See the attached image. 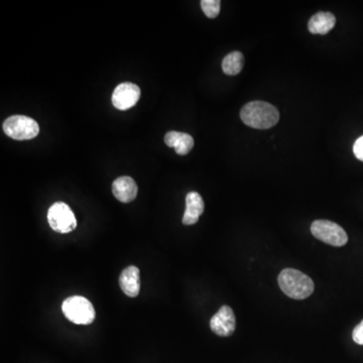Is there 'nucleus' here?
<instances>
[{"label":"nucleus","mask_w":363,"mask_h":363,"mask_svg":"<svg viewBox=\"0 0 363 363\" xmlns=\"http://www.w3.org/2000/svg\"><path fill=\"white\" fill-rule=\"evenodd\" d=\"M244 56L241 52L230 53L222 61V70L228 76H235L242 71Z\"/></svg>","instance_id":"4468645a"},{"label":"nucleus","mask_w":363,"mask_h":363,"mask_svg":"<svg viewBox=\"0 0 363 363\" xmlns=\"http://www.w3.org/2000/svg\"><path fill=\"white\" fill-rule=\"evenodd\" d=\"M353 153L358 160L363 162V136L362 138H358V140H356L355 144H354Z\"/></svg>","instance_id":"f3484780"},{"label":"nucleus","mask_w":363,"mask_h":363,"mask_svg":"<svg viewBox=\"0 0 363 363\" xmlns=\"http://www.w3.org/2000/svg\"><path fill=\"white\" fill-rule=\"evenodd\" d=\"M205 209L203 199L201 195L197 192L188 193L186 197V210L183 217L184 225H194L197 223L202 213Z\"/></svg>","instance_id":"9d476101"},{"label":"nucleus","mask_w":363,"mask_h":363,"mask_svg":"<svg viewBox=\"0 0 363 363\" xmlns=\"http://www.w3.org/2000/svg\"><path fill=\"white\" fill-rule=\"evenodd\" d=\"M211 330L220 337L232 335L236 327V318L230 306H222L210 321Z\"/></svg>","instance_id":"6e6552de"},{"label":"nucleus","mask_w":363,"mask_h":363,"mask_svg":"<svg viewBox=\"0 0 363 363\" xmlns=\"http://www.w3.org/2000/svg\"><path fill=\"white\" fill-rule=\"evenodd\" d=\"M62 311L68 320L77 325L92 324L95 319L93 305L82 296L66 299L62 305Z\"/></svg>","instance_id":"7ed1b4c3"},{"label":"nucleus","mask_w":363,"mask_h":363,"mask_svg":"<svg viewBox=\"0 0 363 363\" xmlns=\"http://www.w3.org/2000/svg\"><path fill=\"white\" fill-rule=\"evenodd\" d=\"M336 24V17L331 12H320L311 17L308 24L309 32L313 35L324 36L333 30Z\"/></svg>","instance_id":"ddd939ff"},{"label":"nucleus","mask_w":363,"mask_h":363,"mask_svg":"<svg viewBox=\"0 0 363 363\" xmlns=\"http://www.w3.org/2000/svg\"><path fill=\"white\" fill-rule=\"evenodd\" d=\"M165 142L168 147H174L180 156L188 155L194 147V138L190 134L178 131H169L165 136Z\"/></svg>","instance_id":"f8f14e48"},{"label":"nucleus","mask_w":363,"mask_h":363,"mask_svg":"<svg viewBox=\"0 0 363 363\" xmlns=\"http://www.w3.org/2000/svg\"><path fill=\"white\" fill-rule=\"evenodd\" d=\"M241 120L255 129H268L279 120V110L265 101H252L242 107Z\"/></svg>","instance_id":"f257e3e1"},{"label":"nucleus","mask_w":363,"mask_h":363,"mask_svg":"<svg viewBox=\"0 0 363 363\" xmlns=\"http://www.w3.org/2000/svg\"><path fill=\"white\" fill-rule=\"evenodd\" d=\"M311 232L319 241L329 245L341 248L348 241V236L345 230L337 223L329 220H316L312 223Z\"/></svg>","instance_id":"39448f33"},{"label":"nucleus","mask_w":363,"mask_h":363,"mask_svg":"<svg viewBox=\"0 0 363 363\" xmlns=\"http://www.w3.org/2000/svg\"><path fill=\"white\" fill-rule=\"evenodd\" d=\"M121 290L127 296L136 298L140 290V270L131 266L122 270L120 277Z\"/></svg>","instance_id":"9b49d317"},{"label":"nucleus","mask_w":363,"mask_h":363,"mask_svg":"<svg viewBox=\"0 0 363 363\" xmlns=\"http://www.w3.org/2000/svg\"><path fill=\"white\" fill-rule=\"evenodd\" d=\"M279 285L281 290L290 298L304 300L314 292L313 279L294 268H286L279 274Z\"/></svg>","instance_id":"f03ea898"},{"label":"nucleus","mask_w":363,"mask_h":363,"mask_svg":"<svg viewBox=\"0 0 363 363\" xmlns=\"http://www.w3.org/2000/svg\"><path fill=\"white\" fill-rule=\"evenodd\" d=\"M140 98V89L133 83H121L112 94V104L118 110H129L138 103Z\"/></svg>","instance_id":"0eeeda50"},{"label":"nucleus","mask_w":363,"mask_h":363,"mask_svg":"<svg viewBox=\"0 0 363 363\" xmlns=\"http://www.w3.org/2000/svg\"><path fill=\"white\" fill-rule=\"evenodd\" d=\"M2 129L6 136L15 140H32L39 133L37 121L24 115L10 116L4 121Z\"/></svg>","instance_id":"20e7f679"},{"label":"nucleus","mask_w":363,"mask_h":363,"mask_svg":"<svg viewBox=\"0 0 363 363\" xmlns=\"http://www.w3.org/2000/svg\"><path fill=\"white\" fill-rule=\"evenodd\" d=\"M352 338H353L354 342L363 345V320L357 326L354 328Z\"/></svg>","instance_id":"dca6fc26"},{"label":"nucleus","mask_w":363,"mask_h":363,"mask_svg":"<svg viewBox=\"0 0 363 363\" xmlns=\"http://www.w3.org/2000/svg\"><path fill=\"white\" fill-rule=\"evenodd\" d=\"M221 2L219 0H202L201 8L209 19H215L220 12Z\"/></svg>","instance_id":"2eb2a0df"},{"label":"nucleus","mask_w":363,"mask_h":363,"mask_svg":"<svg viewBox=\"0 0 363 363\" xmlns=\"http://www.w3.org/2000/svg\"><path fill=\"white\" fill-rule=\"evenodd\" d=\"M112 193L118 201L129 203L133 201L138 195V185L133 178L123 176L118 178L112 184Z\"/></svg>","instance_id":"1a4fd4ad"},{"label":"nucleus","mask_w":363,"mask_h":363,"mask_svg":"<svg viewBox=\"0 0 363 363\" xmlns=\"http://www.w3.org/2000/svg\"><path fill=\"white\" fill-rule=\"evenodd\" d=\"M50 228L56 232L69 233L77 227V220L72 209L63 202H57L50 206L48 212Z\"/></svg>","instance_id":"423d86ee"}]
</instances>
